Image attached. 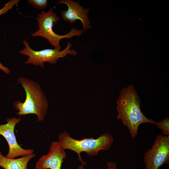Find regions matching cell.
Returning <instances> with one entry per match:
<instances>
[{"instance_id": "8", "label": "cell", "mask_w": 169, "mask_h": 169, "mask_svg": "<svg viewBox=\"0 0 169 169\" xmlns=\"http://www.w3.org/2000/svg\"><path fill=\"white\" fill-rule=\"evenodd\" d=\"M58 3L65 4L68 7L67 10L61 12V16L64 21L73 23L79 20L82 23L84 31L92 28L88 16L90 9H84L78 2L71 0H59Z\"/></svg>"}, {"instance_id": "3", "label": "cell", "mask_w": 169, "mask_h": 169, "mask_svg": "<svg viewBox=\"0 0 169 169\" xmlns=\"http://www.w3.org/2000/svg\"><path fill=\"white\" fill-rule=\"evenodd\" d=\"M58 138L59 142L63 149H69L77 153L78 159L83 166L86 163L81 156V152H85L90 156L98 155L100 151L109 150L114 141L112 135L108 133L100 135L96 139L91 137L78 140L71 137L64 131L60 134Z\"/></svg>"}, {"instance_id": "13", "label": "cell", "mask_w": 169, "mask_h": 169, "mask_svg": "<svg viewBox=\"0 0 169 169\" xmlns=\"http://www.w3.org/2000/svg\"><path fill=\"white\" fill-rule=\"evenodd\" d=\"M19 1L18 0L9 1L1 9H0V16L7 13L9 10L11 9L14 5L17 4Z\"/></svg>"}, {"instance_id": "11", "label": "cell", "mask_w": 169, "mask_h": 169, "mask_svg": "<svg viewBox=\"0 0 169 169\" xmlns=\"http://www.w3.org/2000/svg\"><path fill=\"white\" fill-rule=\"evenodd\" d=\"M156 126L162 131L165 135H169V119L167 117L164 120L156 122H155Z\"/></svg>"}, {"instance_id": "5", "label": "cell", "mask_w": 169, "mask_h": 169, "mask_svg": "<svg viewBox=\"0 0 169 169\" xmlns=\"http://www.w3.org/2000/svg\"><path fill=\"white\" fill-rule=\"evenodd\" d=\"M23 44L24 47L19 53L28 57L25 64H32L42 68L44 67L45 63L55 64L59 58H64L67 54L75 56L77 53L76 50L70 49L72 44L69 41L66 47L62 51L56 48L35 51L30 47L26 40L23 41Z\"/></svg>"}, {"instance_id": "10", "label": "cell", "mask_w": 169, "mask_h": 169, "mask_svg": "<svg viewBox=\"0 0 169 169\" xmlns=\"http://www.w3.org/2000/svg\"><path fill=\"white\" fill-rule=\"evenodd\" d=\"M35 156L32 153L18 159H10L3 156L0 151V166L4 169H27L28 162Z\"/></svg>"}, {"instance_id": "15", "label": "cell", "mask_w": 169, "mask_h": 169, "mask_svg": "<svg viewBox=\"0 0 169 169\" xmlns=\"http://www.w3.org/2000/svg\"><path fill=\"white\" fill-rule=\"evenodd\" d=\"M0 69L3 70L5 73L8 74L10 72V70L7 67L3 65L0 61Z\"/></svg>"}, {"instance_id": "9", "label": "cell", "mask_w": 169, "mask_h": 169, "mask_svg": "<svg viewBox=\"0 0 169 169\" xmlns=\"http://www.w3.org/2000/svg\"><path fill=\"white\" fill-rule=\"evenodd\" d=\"M50 151L40 157L36 162V169H61L66 154L59 141L51 143Z\"/></svg>"}, {"instance_id": "12", "label": "cell", "mask_w": 169, "mask_h": 169, "mask_svg": "<svg viewBox=\"0 0 169 169\" xmlns=\"http://www.w3.org/2000/svg\"><path fill=\"white\" fill-rule=\"evenodd\" d=\"M27 2L34 8L37 9H45L48 5L47 0H28Z\"/></svg>"}, {"instance_id": "6", "label": "cell", "mask_w": 169, "mask_h": 169, "mask_svg": "<svg viewBox=\"0 0 169 169\" xmlns=\"http://www.w3.org/2000/svg\"><path fill=\"white\" fill-rule=\"evenodd\" d=\"M146 169H158L169 163V136L158 135L151 148L145 154Z\"/></svg>"}, {"instance_id": "14", "label": "cell", "mask_w": 169, "mask_h": 169, "mask_svg": "<svg viewBox=\"0 0 169 169\" xmlns=\"http://www.w3.org/2000/svg\"><path fill=\"white\" fill-rule=\"evenodd\" d=\"M83 166L82 165L79 166L78 169H84ZM107 169H117V165L113 161L108 162L107 164Z\"/></svg>"}, {"instance_id": "1", "label": "cell", "mask_w": 169, "mask_h": 169, "mask_svg": "<svg viewBox=\"0 0 169 169\" xmlns=\"http://www.w3.org/2000/svg\"><path fill=\"white\" fill-rule=\"evenodd\" d=\"M117 119L121 120L126 126L133 138L138 134L139 125L142 123L155 124L153 120L147 118L141 109V101L135 88L132 85L123 88L117 101Z\"/></svg>"}, {"instance_id": "2", "label": "cell", "mask_w": 169, "mask_h": 169, "mask_svg": "<svg viewBox=\"0 0 169 169\" xmlns=\"http://www.w3.org/2000/svg\"><path fill=\"white\" fill-rule=\"evenodd\" d=\"M18 81L24 89L26 96L23 102L20 101L14 102L13 107L18 111L16 114L21 115L35 114L38 121H43L49 103L40 85L33 80L23 77H19Z\"/></svg>"}, {"instance_id": "7", "label": "cell", "mask_w": 169, "mask_h": 169, "mask_svg": "<svg viewBox=\"0 0 169 169\" xmlns=\"http://www.w3.org/2000/svg\"><path fill=\"white\" fill-rule=\"evenodd\" d=\"M21 118L13 117L6 120L7 123L0 125V135L2 136L7 141L9 146V151L5 155L6 157L13 159L19 156H24L33 153L32 149H25L18 143L14 132L16 125L19 123Z\"/></svg>"}, {"instance_id": "4", "label": "cell", "mask_w": 169, "mask_h": 169, "mask_svg": "<svg viewBox=\"0 0 169 169\" xmlns=\"http://www.w3.org/2000/svg\"><path fill=\"white\" fill-rule=\"evenodd\" d=\"M38 23V29L33 33L32 37L40 36L45 38L50 45L55 48L61 50L60 45V40L64 38H70L74 36L79 37L84 31L82 29L78 30L72 27L69 32L65 35H60L55 33L53 30V27L60 20L56 15L53 8H50L47 12L43 11L38 14L36 18Z\"/></svg>"}]
</instances>
